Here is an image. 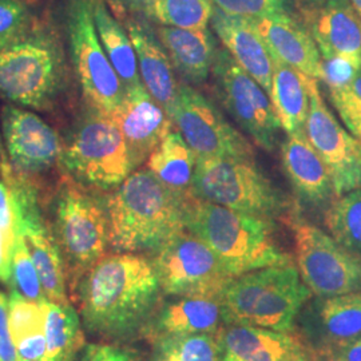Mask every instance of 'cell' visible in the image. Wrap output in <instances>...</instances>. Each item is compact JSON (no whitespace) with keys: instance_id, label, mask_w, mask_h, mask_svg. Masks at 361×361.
I'll return each mask as SVG.
<instances>
[{"instance_id":"1","label":"cell","mask_w":361,"mask_h":361,"mask_svg":"<svg viewBox=\"0 0 361 361\" xmlns=\"http://www.w3.org/2000/svg\"><path fill=\"white\" fill-rule=\"evenodd\" d=\"M75 292L86 329L116 338L146 326L162 289L152 259L116 253L101 258L80 279Z\"/></svg>"},{"instance_id":"2","label":"cell","mask_w":361,"mask_h":361,"mask_svg":"<svg viewBox=\"0 0 361 361\" xmlns=\"http://www.w3.org/2000/svg\"><path fill=\"white\" fill-rule=\"evenodd\" d=\"M188 200L170 192L149 169L133 171L104 204L110 246L118 253H154L186 229Z\"/></svg>"},{"instance_id":"3","label":"cell","mask_w":361,"mask_h":361,"mask_svg":"<svg viewBox=\"0 0 361 361\" xmlns=\"http://www.w3.org/2000/svg\"><path fill=\"white\" fill-rule=\"evenodd\" d=\"M185 226L214 252L232 277L293 264L276 237L273 219L190 197L185 207Z\"/></svg>"},{"instance_id":"4","label":"cell","mask_w":361,"mask_h":361,"mask_svg":"<svg viewBox=\"0 0 361 361\" xmlns=\"http://www.w3.org/2000/svg\"><path fill=\"white\" fill-rule=\"evenodd\" d=\"M310 296L296 265L288 264L233 277L221 302L226 324L290 332Z\"/></svg>"},{"instance_id":"5","label":"cell","mask_w":361,"mask_h":361,"mask_svg":"<svg viewBox=\"0 0 361 361\" xmlns=\"http://www.w3.org/2000/svg\"><path fill=\"white\" fill-rule=\"evenodd\" d=\"M51 229L74 292L80 279L104 257L110 245L106 207L82 183L63 180L54 200Z\"/></svg>"},{"instance_id":"6","label":"cell","mask_w":361,"mask_h":361,"mask_svg":"<svg viewBox=\"0 0 361 361\" xmlns=\"http://www.w3.org/2000/svg\"><path fill=\"white\" fill-rule=\"evenodd\" d=\"M65 80L59 46L43 34H25L0 51V97L20 107L47 109Z\"/></svg>"},{"instance_id":"7","label":"cell","mask_w":361,"mask_h":361,"mask_svg":"<svg viewBox=\"0 0 361 361\" xmlns=\"http://www.w3.org/2000/svg\"><path fill=\"white\" fill-rule=\"evenodd\" d=\"M59 164L79 183L102 190L116 189L135 171L128 143L114 118L97 110L70 137Z\"/></svg>"},{"instance_id":"8","label":"cell","mask_w":361,"mask_h":361,"mask_svg":"<svg viewBox=\"0 0 361 361\" xmlns=\"http://www.w3.org/2000/svg\"><path fill=\"white\" fill-rule=\"evenodd\" d=\"M192 195L237 212L274 219L286 200L253 161L197 159Z\"/></svg>"},{"instance_id":"9","label":"cell","mask_w":361,"mask_h":361,"mask_svg":"<svg viewBox=\"0 0 361 361\" xmlns=\"http://www.w3.org/2000/svg\"><path fill=\"white\" fill-rule=\"evenodd\" d=\"M67 30L71 61L85 99L92 110L113 116L123 101L125 87L98 37L91 0H71Z\"/></svg>"},{"instance_id":"10","label":"cell","mask_w":361,"mask_h":361,"mask_svg":"<svg viewBox=\"0 0 361 361\" xmlns=\"http://www.w3.org/2000/svg\"><path fill=\"white\" fill-rule=\"evenodd\" d=\"M152 262L161 289L169 296L221 297L233 280L214 252L188 229L154 252Z\"/></svg>"},{"instance_id":"11","label":"cell","mask_w":361,"mask_h":361,"mask_svg":"<svg viewBox=\"0 0 361 361\" xmlns=\"http://www.w3.org/2000/svg\"><path fill=\"white\" fill-rule=\"evenodd\" d=\"M293 237L297 271L313 296L325 298L360 292V256L305 221H296Z\"/></svg>"},{"instance_id":"12","label":"cell","mask_w":361,"mask_h":361,"mask_svg":"<svg viewBox=\"0 0 361 361\" xmlns=\"http://www.w3.org/2000/svg\"><path fill=\"white\" fill-rule=\"evenodd\" d=\"M0 170L11 194L15 225L25 238L44 296L54 302L67 304L65 262L51 226L40 213L37 189L26 177L16 173L7 161Z\"/></svg>"},{"instance_id":"13","label":"cell","mask_w":361,"mask_h":361,"mask_svg":"<svg viewBox=\"0 0 361 361\" xmlns=\"http://www.w3.org/2000/svg\"><path fill=\"white\" fill-rule=\"evenodd\" d=\"M171 121L197 159L255 161L252 143L190 85H178Z\"/></svg>"},{"instance_id":"14","label":"cell","mask_w":361,"mask_h":361,"mask_svg":"<svg viewBox=\"0 0 361 361\" xmlns=\"http://www.w3.org/2000/svg\"><path fill=\"white\" fill-rule=\"evenodd\" d=\"M212 75L221 104L238 126L261 149L273 152L281 125L274 114L269 94L226 50L217 52Z\"/></svg>"},{"instance_id":"15","label":"cell","mask_w":361,"mask_h":361,"mask_svg":"<svg viewBox=\"0 0 361 361\" xmlns=\"http://www.w3.org/2000/svg\"><path fill=\"white\" fill-rule=\"evenodd\" d=\"M319 82L308 77L310 111L304 130L323 158L338 197L361 188V141L336 119L324 102Z\"/></svg>"},{"instance_id":"16","label":"cell","mask_w":361,"mask_h":361,"mask_svg":"<svg viewBox=\"0 0 361 361\" xmlns=\"http://www.w3.org/2000/svg\"><path fill=\"white\" fill-rule=\"evenodd\" d=\"M1 129L13 170L20 176L47 171L61 161L59 135L37 114L7 104L1 110Z\"/></svg>"},{"instance_id":"17","label":"cell","mask_w":361,"mask_h":361,"mask_svg":"<svg viewBox=\"0 0 361 361\" xmlns=\"http://www.w3.org/2000/svg\"><path fill=\"white\" fill-rule=\"evenodd\" d=\"M111 116L125 137L135 169L147 161L174 126L143 83L125 90L122 104Z\"/></svg>"},{"instance_id":"18","label":"cell","mask_w":361,"mask_h":361,"mask_svg":"<svg viewBox=\"0 0 361 361\" xmlns=\"http://www.w3.org/2000/svg\"><path fill=\"white\" fill-rule=\"evenodd\" d=\"M273 58L280 59L307 77L322 80V54L310 30L289 13L250 19Z\"/></svg>"},{"instance_id":"19","label":"cell","mask_w":361,"mask_h":361,"mask_svg":"<svg viewBox=\"0 0 361 361\" xmlns=\"http://www.w3.org/2000/svg\"><path fill=\"white\" fill-rule=\"evenodd\" d=\"M217 335L222 361H312L302 341L290 332L231 325Z\"/></svg>"},{"instance_id":"20","label":"cell","mask_w":361,"mask_h":361,"mask_svg":"<svg viewBox=\"0 0 361 361\" xmlns=\"http://www.w3.org/2000/svg\"><path fill=\"white\" fill-rule=\"evenodd\" d=\"M310 13V34L322 58H341L361 67V16L350 0H326Z\"/></svg>"},{"instance_id":"21","label":"cell","mask_w":361,"mask_h":361,"mask_svg":"<svg viewBox=\"0 0 361 361\" xmlns=\"http://www.w3.org/2000/svg\"><path fill=\"white\" fill-rule=\"evenodd\" d=\"M210 23L225 50L269 94L274 68L273 55L252 20L222 13L214 7Z\"/></svg>"},{"instance_id":"22","label":"cell","mask_w":361,"mask_h":361,"mask_svg":"<svg viewBox=\"0 0 361 361\" xmlns=\"http://www.w3.org/2000/svg\"><path fill=\"white\" fill-rule=\"evenodd\" d=\"M226 323L221 297L180 296L169 301L143 329L154 340L168 336L219 334Z\"/></svg>"},{"instance_id":"23","label":"cell","mask_w":361,"mask_h":361,"mask_svg":"<svg viewBox=\"0 0 361 361\" xmlns=\"http://www.w3.org/2000/svg\"><path fill=\"white\" fill-rule=\"evenodd\" d=\"M281 162L288 180L302 201L322 205L335 198L329 171L305 130L286 134L281 145Z\"/></svg>"},{"instance_id":"24","label":"cell","mask_w":361,"mask_h":361,"mask_svg":"<svg viewBox=\"0 0 361 361\" xmlns=\"http://www.w3.org/2000/svg\"><path fill=\"white\" fill-rule=\"evenodd\" d=\"M126 28L137 54L143 86L171 118L180 83L176 79L168 52L158 35L140 20L131 19Z\"/></svg>"},{"instance_id":"25","label":"cell","mask_w":361,"mask_h":361,"mask_svg":"<svg viewBox=\"0 0 361 361\" xmlns=\"http://www.w3.org/2000/svg\"><path fill=\"white\" fill-rule=\"evenodd\" d=\"M157 35L168 52L174 70L186 85H202L210 77L217 46L209 28L185 30L161 26Z\"/></svg>"},{"instance_id":"26","label":"cell","mask_w":361,"mask_h":361,"mask_svg":"<svg viewBox=\"0 0 361 361\" xmlns=\"http://www.w3.org/2000/svg\"><path fill=\"white\" fill-rule=\"evenodd\" d=\"M273 66L269 98L274 114L286 134L301 131L310 111L308 77L277 58Z\"/></svg>"},{"instance_id":"27","label":"cell","mask_w":361,"mask_h":361,"mask_svg":"<svg viewBox=\"0 0 361 361\" xmlns=\"http://www.w3.org/2000/svg\"><path fill=\"white\" fill-rule=\"evenodd\" d=\"M197 168V155L178 130H171L147 158V169L170 192L188 200Z\"/></svg>"},{"instance_id":"28","label":"cell","mask_w":361,"mask_h":361,"mask_svg":"<svg viewBox=\"0 0 361 361\" xmlns=\"http://www.w3.org/2000/svg\"><path fill=\"white\" fill-rule=\"evenodd\" d=\"M91 10L102 47L125 90L141 85L137 54L128 28L116 20L104 0H91Z\"/></svg>"},{"instance_id":"29","label":"cell","mask_w":361,"mask_h":361,"mask_svg":"<svg viewBox=\"0 0 361 361\" xmlns=\"http://www.w3.org/2000/svg\"><path fill=\"white\" fill-rule=\"evenodd\" d=\"M44 310L46 356L43 361H74L86 347L82 324L70 302L61 304L47 298L40 301Z\"/></svg>"},{"instance_id":"30","label":"cell","mask_w":361,"mask_h":361,"mask_svg":"<svg viewBox=\"0 0 361 361\" xmlns=\"http://www.w3.org/2000/svg\"><path fill=\"white\" fill-rule=\"evenodd\" d=\"M316 319L328 348L345 345L361 337V290L320 298Z\"/></svg>"},{"instance_id":"31","label":"cell","mask_w":361,"mask_h":361,"mask_svg":"<svg viewBox=\"0 0 361 361\" xmlns=\"http://www.w3.org/2000/svg\"><path fill=\"white\" fill-rule=\"evenodd\" d=\"M8 325L13 344L23 360H44L47 345L44 310L40 302L28 300L13 288L8 300Z\"/></svg>"},{"instance_id":"32","label":"cell","mask_w":361,"mask_h":361,"mask_svg":"<svg viewBox=\"0 0 361 361\" xmlns=\"http://www.w3.org/2000/svg\"><path fill=\"white\" fill-rule=\"evenodd\" d=\"M324 224L338 244L361 257V188L335 197Z\"/></svg>"},{"instance_id":"33","label":"cell","mask_w":361,"mask_h":361,"mask_svg":"<svg viewBox=\"0 0 361 361\" xmlns=\"http://www.w3.org/2000/svg\"><path fill=\"white\" fill-rule=\"evenodd\" d=\"M152 361H222L217 334L168 336L155 340Z\"/></svg>"},{"instance_id":"34","label":"cell","mask_w":361,"mask_h":361,"mask_svg":"<svg viewBox=\"0 0 361 361\" xmlns=\"http://www.w3.org/2000/svg\"><path fill=\"white\" fill-rule=\"evenodd\" d=\"M213 8L212 0H154L145 13L161 26L202 30L209 26Z\"/></svg>"},{"instance_id":"35","label":"cell","mask_w":361,"mask_h":361,"mask_svg":"<svg viewBox=\"0 0 361 361\" xmlns=\"http://www.w3.org/2000/svg\"><path fill=\"white\" fill-rule=\"evenodd\" d=\"M11 285L15 290L31 301L40 302L46 298L37 268L30 256L25 238L16 225L11 252Z\"/></svg>"},{"instance_id":"36","label":"cell","mask_w":361,"mask_h":361,"mask_svg":"<svg viewBox=\"0 0 361 361\" xmlns=\"http://www.w3.org/2000/svg\"><path fill=\"white\" fill-rule=\"evenodd\" d=\"M28 22L23 0H0V51L26 34Z\"/></svg>"},{"instance_id":"37","label":"cell","mask_w":361,"mask_h":361,"mask_svg":"<svg viewBox=\"0 0 361 361\" xmlns=\"http://www.w3.org/2000/svg\"><path fill=\"white\" fill-rule=\"evenodd\" d=\"M332 104L349 133L361 125V70L341 89L329 91Z\"/></svg>"},{"instance_id":"38","label":"cell","mask_w":361,"mask_h":361,"mask_svg":"<svg viewBox=\"0 0 361 361\" xmlns=\"http://www.w3.org/2000/svg\"><path fill=\"white\" fill-rule=\"evenodd\" d=\"M212 3L222 13L245 19L288 13V0H212Z\"/></svg>"},{"instance_id":"39","label":"cell","mask_w":361,"mask_h":361,"mask_svg":"<svg viewBox=\"0 0 361 361\" xmlns=\"http://www.w3.org/2000/svg\"><path fill=\"white\" fill-rule=\"evenodd\" d=\"M360 70L361 67L349 62L347 59L322 58V80L326 85L328 91L347 86Z\"/></svg>"},{"instance_id":"40","label":"cell","mask_w":361,"mask_h":361,"mask_svg":"<svg viewBox=\"0 0 361 361\" xmlns=\"http://www.w3.org/2000/svg\"><path fill=\"white\" fill-rule=\"evenodd\" d=\"M77 361H140L129 350L111 344H90L79 353Z\"/></svg>"},{"instance_id":"41","label":"cell","mask_w":361,"mask_h":361,"mask_svg":"<svg viewBox=\"0 0 361 361\" xmlns=\"http://www.w3.org/2000/svg\"><path fill=\"white\" fill-rule=\"evenodd\" d=\"M0 361H25L13 344L8 325V300L0 292Z\"/></svg>"},{"instance_id":"42","label":"cell","mask_w":361,"mask_h":361,"mask_svg":"<svg viewBox=\"0 0 361 361\" xmlns=\"http://www.w3.org/2000/svg\"><path fill=\"white\" fill-rule=\"evenodd\" d=\"M0 229L4 234L7 243L13 245L15 237V217H13L11 194L7 185L0 182Z\"/></svg>"},{"instance_id":"43","label":"cell","mask_w":361,"mask_h":361,"mask_svg":"<svg viewBox=\"0 0 361 361\" xmlns=\"http://www.w3.org/2000/svg\"><path fill=\"white\" fill-rule=\"evenodd\" d=\"M11 252L10 245L0 229V281L11 283Z\"/></svg>"},{"instance_id":"44","label":"cell","mask_w":361,"mask_h":361,"mask_svg":"<svg viewBox=\"0 0 361 361\" xmlns=\"http://www.w3.org/2000/svg\"><path fill=\"white\" fill-rule=\"evenodd\" d=\"M331 349L341 361H361V337L345 345Z\"/></svg>"},{"instance_id":"45","label":"cell","mask_w":361,"mask_h":361,"mask_svg":"<svg viewBox=\"0 0 361 361\" xmlns=\"http://www.w3.org/2000/svg\"><path fill=\"white\" fill-rule=\"evenodd\" d=\"M113 1L128 11L146 13L154 0H113Z\"/></svg>"},{"instance_id":"46","label":"cell","mask_w":361,"mask_h":361,"mask_svg":"<svg viewBox=\"0 0 361 361\" xmlns=\"http://www.w3.org/2000/svg\"><path fill=\"white\" fill-rule=\"evenodd\" d=\"M313 361H341L338 359V356L331 348L323 349Z\"/></svg>"},{"instance_id":"47","label":"cell","mask_w":361,"mask_h":361,"mask_svg":"<svg viewBox=\"0 0 361 361\" xmlns=\"http://www.w3.org/2000/svg\"><path fill=\"white\" fill-rule=\"evenodd\" d=\"M300 1L308 8V11H313L319 7H322L326 0H300Z\"/></svg>"},{"instance_id":"48","label":"cell","mask_w":361,"mask_h":361,"mask_svg":"<svg viewBox=\"0 0 361 361\" xmlns=\"http://www.w3.org/2000/svg\"><path fill=\"white\" fill-rule=\"evenodd\" d=\"M352 6L355 7V10L357 11V13L361 16V0H350Z\"/></svg>"},{"instance_id":"49","label":"cell","mask_w":361,"mask_h":361,"mask_svg":"<svg viewBox=\"0 0 361 361\" xmlns=\"http://www.w3.org/2000/svg\"><path fill=\"white\" fill-rule=\"evenodd\" d=\"M350 134H353L356 138H359V140L361 141V125L360 126H357L356 129L353 130Z\"/></svg>"},{"instance_id":"50","label":"cell","mask_w":361,"mask_h":361,"mask_svg":"<svg viewBox=\"0 0 361 361\" xmlns=\"http://www.w3.org/2000/svg\"><path fill=\"white\" fill-rule=\"evenodd\" d=\"M4 162H6V158H4V154H3V147H1V143H0V169H1Z\"/></svg>"}]
</instances>
